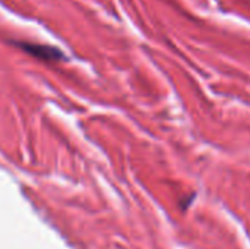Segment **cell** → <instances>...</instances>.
<instances>
[{"instance_id":"obj_1","label":"cell","mask_w":250,"mask_h":249,"mask_svg":"<svg viewBox=\"0 0 250 249\" xmlns=\"http://www.w3.org/2000/svg\"><path fill=\"white\" fill-rule=\"evenodd\" d=\"M22 47L30 52L31 54L41 57V59H47V60H56L59 59L62 54L60 52H57L53 47H46V46H35V44H22Z\"/></svg>"}]
</instances>
